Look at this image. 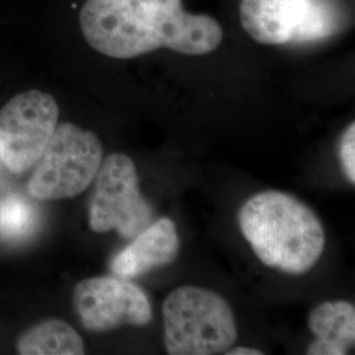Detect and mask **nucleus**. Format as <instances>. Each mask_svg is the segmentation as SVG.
Listing matches in <instances>:
<instances>
[{
    "mask_svg": "<svg viewBox=\"0 0 355 355\" xmlns=\"http://www.w3.org/2000/svg\"><path fill=\"white\" fill-rule=\"evenodd\" d=\"M102 161V142L95 133L71 123L58 124L35 165L28 192L37 200L74 198L94 182Z\"/></svg>",
    "mask_w": 355,
    "mask_h": 355,
    "instance_id": "39448f33",
    "label": "nucleus"
},
{
    "mask_svg": "<svg viewBox=\"0 0 355 355\" xmlns=\"http://www.w3.org/2000/svg\"><path fill=\"white\" fill-rule=\"evenodd\" d=\"M94 180L95 190L89 209L91 230H116L123 239L132 240L150 224L152 207L141 195L132 158L123 153L107 155Z\"/></svg>",
    "mask_w": 355,
    "mask_h": 355,
    "instance_id": "423d86ee",
    "label": "nucleus"
},
{
    "mask_svg": "<svg viewBox=\"0 0 355 355\" xmlns=\"http://www.w3.org/2000/svg\"><path fill=\"white\" fill-rule=\"evenodd\" d=\"M340 161L346 178L352 184L355 183V124L352 123L343 132L340 142Z\"/></svg>",
    "mask_w": 355,
    "mask_h": 355,
    "instance_id": "ddd939ff",
    "label": "nucleus"
},
{
    "mask_svg": "<svg viewBox=\"0 0 355 355\" xmlns=\"http://www.w3.org/2000/svg\"><path fill=\"white\" fill-rule=\"evenodd\" d=\"M132 240L110 261L114 275L127 279L174 262L180 250L175 224L167 217L149 224Z\"/></svg>",
    "mask_w": 355,
    "mask_h": 355,
    "instance_id": "1a4fd4ad",
    "label": "nucleus"
},
{
    "mask_svg": "<svg viewBox=\"0 0 355 355\" xmlns=\"http://www.w3.org/2000/svg\"><path fill=\"white\" fill-rule=\"evenodd\" d=\"M73 304L83 328L94 333L132 325L146 327L153 318L152 304L139 286L121 277H95L79 282Z\"/></svg>",
    "mask_w": 355,
    "mask_h": 355,
    "instance_id": "6e6552de",
    "label": "nucleus"
},
{
    "mask_svg": "<svg viewBox=\"0 0 355 355\" xmlns=\"http://www.w3.org/2000/svg\"><path fill=\"white\" fill-rule=\"evenodd\" d=\"M242 28L263 45L308 44L347 26L343 0H242Z\"/></svg>",
    "mask_w": 355,
    "mask_h": 355,
    "instance_id": "20e7f679",
    "label": "nucleus"
},
{
    "mask_svg": "<svg viewBox=\"0 0 355 355\" xmlns=\"http://www.w3.org/2000/svg\"><path fill=\"white\" fill-rule=\"evenodd\" d=\"M308 325L316 341L306 349L309 355H345L355 343L354 305L345 300L327 302L311 313Z\"/></svg>",
    "mask_w": 355,
    "mask_h": 355,
    "instance_id": "9d476101",
    "label": "nucleus"
},
{
    "mask_svg": "<svg viewBox=\"0 0 355 355\" xmlns=\"http://www.w3.org/2000/svg\"><path fill=\"white\" fill-rule=\"evenodd\" d=\"M162 311L170 355L225 354L237 340L232 308L215 292L179 287L166 297Z\"/></svg>",
    "mask_w": 355,
    "mask_h": 355,
    "instance_id": "7ed1b4c3",
    "label": "nucleus"
},
{
    "mask_svg": "<svg viewBox=\"0 0 355 355\" xmlns=\"http://www.w3.org/2000/svg\"><path fill=\"white\" fill-rule=\"evenodd\" d=\"M239 224L263 265L292 275L308 272L325 248V232L316 214L280 191L254 195L242 205Z\"/></svg>",
    "mask_w": 355,
    "mask_h": 355,
    "instance_id": "f03ea898",
    "label": "nucleus"
},
{
    "mask_svg": "<svg viewBox=\"0 0 355 355\" xmlns=\"http://www.w3.org/2000/svg\"><path fill=\"white\" fill-rule=\"evenodd\" d=\"M79 26L94 51L117 60L164 48L203 55L223 41L215 19L184 11L182 0H86Z\"/></svg>",
    "mask_w": 355,
    "mask_h": 355,
    "instance_id": "f257e3e1",
    "label": "nucleus"
},
{
    "mask_svg": "<svg viewBox=\"0 0 355 355\" xmlns=\"http://www.w3.org/2000/svg\"><path fill=\"white\" fill-rule=\"evenodd\" d=\"M60 108L51 94L28 89L0 108V161L21 174L37 164L55 128Z\"/></svg>",
    "mask_w": 355,
    "mask_h": 355,
    "instance_id": "0eeeda50",
    "label": "nucleus"
},
{
    "mask_svg": "<svg viewBox=\"0 0 355 355\" xmlns=\"http://www.w3.org/2000/svg\"><path fill=\"white\" fill-rule=\"evenodd\" d=\"M32 224L31 207L19 199H7L0 203V233L20 236Z\"/></svg>",
    "mask_w": 355,
    "mask_h": 355,
    "instance_id": "f8f14e48",
    "label": "nucleus"
},
{
    "mask_svg": "<svg viewBox=\"0 0 355 355\" xmlns=\"http://www.w3.org/2000/svg\"><path fill=\"white\" fill-rule=\"evenodd\" d=\"M227 355H263V352L252 349V347H230L228 352L225 353Z\"/></svg>",
    "mask_w": 355,
    "mask_h": 355,
    "instance_id": "4468645a",
    "label": "nucleus"
},
{
    "mask_svg": "<svg viewBox=\"0 0 355 355\" xmlns=\"http://www.w3.org/2000/svg\"><path fill=\"white\" fill-rule=\"evenodd\" d=\"M21 355H82L85 343L71 325L58 318L38 322L21 333L16 341Z\"/></svg>",
    "mask_w": 355,
    "mask_h": 355,
    "instance_id": "9b49d317",
    "label": "nucleus"
}]
</instances>
